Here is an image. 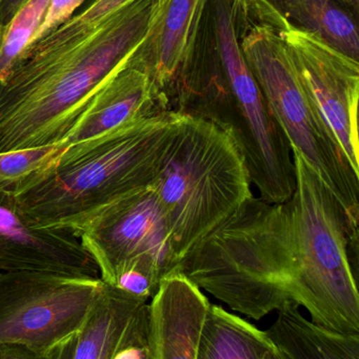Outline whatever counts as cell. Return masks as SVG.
<instances>
[{
  "instance_id": "5bb4252c",
  "label": "cell",
  "mask_w": 359,
  "mask_h": 359,
  "mask_svg": "<svg viewBox=\"0 0 359 359\" xmlns=\"http://www.w3.org/2000/svg\"><path fill=\"white\" fill-rule=\"evenodd\" d=\"M149 304L103 282L98 301L76 335L72 359H113L124 348L148 344Z\"/></svg>"
},
{
  "instance_id": "603a6c76",
  "label": "cell",
  "mask_w": 359,
  "mask_h": 359,
  "mask_svg": "<svg viewBox=\"0 0 359 359\" xmlns=\"http://www.w3.org/2000/svg\"><path fill=\"white\" fill-rule=\"evenodd\" d=\"M77 335V334H76ZM76 335L65 341L57 349L56 358L55 359H72L73 358L74 349H75Z\"/></svg>"
},
{
  "instance_id": "484cf974",
  "label": "cell",
  "mask_w": 359,
  "mask_h": 359,
  "mask_svg": "<svg viewBox=\"0 0 359 359\" xmlns=\"http://www.w3.org/2000/svg\"><path fill=\"white\" fill-rule=\"evenodd\" d=\"M265 359H287L285 358L284 354L282 353V352L278 351V349H276L275 346H274L273 349L271 350V351L269 352V353L266 355Z\"/></svg>"
},
{
  "instance_id": "277c9868",
  "label": "cell",
  "mask_w": 359,
  "mask_h": 359,
  "mask_svg": "<svg viewBox=\"0 0 359 359\" xmlns=\"http://www.w3.org/2000/svg\"><path fill=\"white\" fill-rule=\"evenodd\" d=\"M213 20L218 72L192 77L179 114L207 120L227 133L261 200L282 204L296 186L292 147L242 54L233 0H214Z\"/></svg>"
},
{
  "instance_id": "8992f818",
  "label": "cell",
  "mask_w": 359,
  "mask_h": 359,
  "mask_svg": "<svg viewBox=\"0 0 359 359\" xmlns=\"http://www.w3.org/2000/svg\"><path fill=\"white\" fill-rule=\"evenodd\" d=\"M250 25L240 38V48L272 114L292 151L303 158L332 192L345 211L350 229L358 233L359 175L310 102L290 50L276 27L261 17L259 22Z\"/></svg>"
},
{
  "instance_id": "7c38bea8",
  "label": "cell",
  "mask_w": 359,
  "mask_h": 359,
  "mask_svg": "<svg viewBox=\"0 0 359 359\" xmlns=\"http://www.w3.org/2000/svg\"><path fill=\"white\" fill-rule=\"evenodd\" d=\"M211 303L176 271L162 280L149 304L148 359H197Z\"/></svg>"
},
{
  "instance_id": "4fadbf2b",
  "label": "cell",
  "mask_w": 359,
  "mask_h": 359,
  "mask_svg": "<svg viewBox=\"0 0 359 359\" xmlns=\"http://www.w3.org/2000/svg\"><path fill=\"white\" fill-rule=\"evenodd\" d=\"M166 111L168 109L147 74L129 62L95 93L63 144L84 142Z\"/></svg>"
},
{
  "instance_id": "7a4b0ae2",
  "label": "cell",
  "mask_w": 359,
  "mask_h": 359,
  "mask_svg": "<svg viewBox=\"0 0 359 359\" xmlns=\"http://www.w3.org/2000/svg\"><path fill=\"white\" fill-rule=\"evenodd\" d=\"M156 4L134 0L97 25H60L27 46L0 84V154L63 144L95 93L145 41Z\"/></svg>"
},
{
  "instance_id": "ac0fdd59",
  "label": "cell",
  "mask_w": 359,
  "mask_h": 359,
  "mask_svg": "<svg viewBox=\"0 0 359 359\" xmlns=\"http://www.w3.org/2000/svg\"><path fill=\"white\" fill-rule=\"evenodd\" d=\"M67 147L57 144L0 154V190L20 191L48 170Z\"/></svg>"
},
{
  "instance_id": "cb8c5ba5",
  "label": "cell",
  "mask_w": 359,
  "mask_h": 359,
  "mask_svg": "<svg viewBox=\"0 0 359 359\" xmlns=\"http://www.w3.org/2000/svg\"><path fill=\"white\" fill-rule=\"evenodd\" d=\"M25 0H4V8H6V13L15 12L17 8H20Z\"/></svg>"
},
{
  "instance_id": "ffe728a7",
  "label": "cell",
  "mask_w": 359,
  "mask_h": 359,
  "mask_svg": "<svg viewBox=\"0 0 359 359\" xmlns=\"http://www.w3.org/2000/svg\"><path fill=\"white\" fill-rule=\"evenodd\" d=\"M84 1L86 0H51L44 19L34 35L32 36L27 48L41 39L46 34L50 33L59 25H63L67 19L71 18L72 14L75 12L76 8H79Z\"/></svg>"
},
{
  "instance_id": "44dd1931",
  "label": "cell",
  "mask_w": 359,
  "mask_h": 359,
  "mask_svg": "<svg viewBox=\"0 0 359 359\" xmlns=\"http://www.w3.org/2000/svg\"><path fill=\"white\" fill-rule=\"evenodd\" d=\"M57 349L52 353H42L21 344L1 343L0 359H55Z\"/></svg>"
},
{
  "instance_id": "7402d4cb",
  "label": "cell",
  "mask_w": 359,
  "mask_h": 359,
  "mask_svg": "<svg viewBox=\"0 0 359 359\" xmlns=\"http://www.w3.org/2000/svg\"><path fill=\"white\" fill-rule=\"evenodd\" d=\"M113 359H148V344L124 348Z\"/></svg>"
},
{
  "instance_id": "ba28073f",
  "label": "cell",
  "mask_w": 359,
  "mask_h": 359,
  "mask_svg": "<svg viewBox=\"0 0 359 359\" xmlns=\"http://www.w3.org/2000/svg\"><path fill=\"white\" fill-rule=\"evenodd\" d=\"M73 233L96 263L101 280L111 286L131 269L145 272L159 286L181 264L151 185L107 205Z\"/></svg>"
},
{
  "instance_id": "e0dca14e",
  "label": "cell",
  "mask_w": 359,
  "mask_h": 359,
  "mask_svg": "<svg viewBox=\"0 0 359 359\" xmlns=\"http://www.w3.org/2000/svg\"><path fill=\"white\" fill-rule=\"evenodd\" d=\"M292 25L315 34L339 52L358 61V22L335 0H269Z\"/></svg>"
},
{
  "instance_id": "8fae6325",
  "label": "cell",
  "mask_w": 359,
  "mask_h": 359,
  "mask_svg": "<svg viewBox=\"0 0 359 359\" xmlns=\"http://www.w3.org/2000/svg\"><path fill=\"white\" fill-rule=\"evenodd\" d=\"M208 0H157L149 32L130 63L147 74L169 111L193 62L200 20Z\"/></svg>"
},
{
  "instance_id": "9a60e30c",
  "label": "cell",
  "mask_w": 359,
  "mask_h": 359,
  "mask_svg": "<svg viewBox=\"0 0 359 359\" xmlns=\"http://www.w3.org/2000/svg\"><path fill=\"white\" fill-rule=\"evenodd\" d=\"M289 307L278 311V318L266 331L276 349L287 359H359V335L333 332L314 324Z\"/></svg>"
},
{
  "instance_id": "6da1fadb",
  "label": "cell",
  "mask_w": 359,
  "mask_h": 359,
  "mask_svg": "<svg viewBox=\"0 0 359 359\" xmlns=\"http://www.w3.org/2000/svg\"><path fill=\"white\" fill-rule=\"evenodd\" d=\"M292 153V196L282 204L251 196L181 262L178 272L253 320L303 307L314 324L353 334L359 294L347 217L322 179Z\"/></svg>"
},
{
  "instance_id": "d6986e66",
  "label": "cell",
  "mask_w": 359,
  "mask_h": 359,
  "mask_svg": "<svg viewBox=\"0 0 359 359\" xmlns=\"http://www.w3.org/2000/svg\"><path fill=\"white\" fill-rule=\"evenodd\" d=\"M51 0H27L11 21L0 46V84L6 81L32 36L39 27Z\"/></svg>"
},
{
  "instance_id": "d4e9b609",
  "label": "cell",
  "mask_w": 359,
  "mask_h": 359,
  "mask_svg": "<svg viewBox=\"0 0 359 359\" xmlns=\"http://www.w3.org/2000/svg\"><path fill=\"white\" fill-rule=\"evenodd\" d=\"M341 6H346L349 10L353 11L354 14L358 15L359 11V0H335Z\"/></svg>"
},
{
  "instance_id": "52a82bcc",
  "label": "cell",
  "mask_w": 359,
  "mask_h": 359,
  "mask_svg": "<svg viewBox=\"0 0 359 359\" xmlns=\"http://www.w3.org/2000/svg\"><path fill=\"white\" fill-rule=\"evenodd\" d=\"M101 278L41 271L0 273V344L52 353L81 330Z\"/></svg>"
},
{
  "instance_id": "3957f363",
  "label": "cell",
  "mask_w": 359,
  "mask_h": 359,
  "mask_svg": "<svg viewBox=\"0 0 359 359\" xmlns=\"http://www.w3.org/2000/svg\"><path fill=\"white\" fill-rule=\"evenodd\" d=\"M183 115L166 111L69 145L55 163L15 194L32 225L67 230L126 194L151 185Z\"/></svg>"
},
{
  "instance_id": "2e32d148",
  "label": "cell",
  "mask_w": 359,
  "mask_h": 359,
  "mask_svg": "<svg viewBox=\"0 0 359 359\" xmlns=\"http://www.w3.org/2000/svg\"><path fill=\"white\" fill-rule=\"evenodd\" d=\"M273 348L266 331L211 304L200 334L197 359H265Z\"/></svg>"
},
{
  "instance_id": "9c48e42d",
  "label": "cell",
  "mask_w": 359,
  "mask_h": 359,
  "mask_svg": "<svg viewBox=\"0 0 359 359\" xmlns=\"http://www.w3.org/2000/svg\"><path fill=\"white\" fill-rule=\"evenodd\" d=\"M247 8L276 27L310 102L359 175L358 61L292 25L269 0H248Z\"/></svg>"
},
{
  "instance_id": "5b68a950",
  "label": "cell",
  "mask_w": 359,
  "mask_h": 359,
  "mask_svg": "<svg viewBox=\"0 0 359 359\" xmlns=\"http://www.w3.org/2000/svg\"><path fill=\"white\" fill-rule=\"evenodd\" d=\"M151 186L181 262L253 196L233 139L215 124L185 115Z\"/></svg>"
},
{
  "instance_id": "30bf717a",
  "label": "cell",
  "mask_w": 359,
  "mask_h": 359,
  "mask_svg": "<svg viewBox=\"0 0 359 359\" xmlns=\"http://www.w3.org/2000/svg\"><path fill=\"white\" fill-rule=\"evenodd\" d=\"M16 271L100 278L96 263L75 234L32 225L14 194L0 190V273Z\"/></svg>"
}]
</instances>
